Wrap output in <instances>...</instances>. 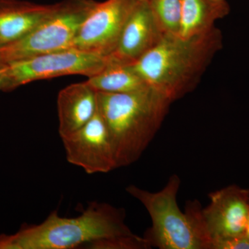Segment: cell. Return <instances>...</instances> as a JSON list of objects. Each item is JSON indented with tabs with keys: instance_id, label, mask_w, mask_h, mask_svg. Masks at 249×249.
<instances>
[{
	"instance_id": "cell-1",
	"label": "cell",
	"mask_w": 249,
	"mask_h": 249,
	"mask_svg": "<svg viewBox=\"0 0 249 249\" xmlns=\"http://www.w3.org/2000/svg\"><path fill=\"white\" fill-rule=\"evenodd\" d=\"M222 47V33L216 27L190 37L164 35L130 66L149 86L174 102L196 89Z\"/></svg>"
},
{
	"instance_id": "cell-2",
	"label": "cell",
	"mask_w": 249,
	"mask_h": 249,
	"mask_svg": "<svg viewBox=\"0 0 249 249\" xmlns=\"http://www.w3.org/2000/svg\"><path fill=\"white\" fill-rule=\"evenodd\" d=\"M97 92L116 169L135 163L155 138L173 101L151 87L133 93Z\"/></svg>"
},
{
	"instance_id": "cell-3",
	"label": "cell",
	"mask_w": 249,
	"mask_h": 249,
	"mask_svg": "<svg viewBox=\"0 0 249 249\" xmlns=\"http://www.w3.org/2000/svg\"><path fill=\"white\" fill-rule=\"evenodd\" d=\"M124 213L106 203L92 202L76 217L57 211L40 224L23 225L16 233L0 235V249H72L99 241L133 235Z\"/></svg>"
},
{
	"instance_id": "cell-4",
	"label": "cell",
	"mask_w": 249,
	"mask_h": 249,
	"mask_svg": "<svg viewBox=\"0 0 249 249\" xmlns=\"http://www.w3.org/2000/svg\"><path fill=\"white\" fill-rule=\"evenodd\" d=\"M181 179L170 177L163 189L156 193L131 185L126 191L140 201L152 219L144 238L150 249H206L196 208L186 204L183 213L178 204Z\"/></svg>"
},
{
	"instance_id": "cell-5",
	"label": "cell",
	"mask_w": 249,
	"mask_h": 249,
	"mask_svg": "<svg viewBox=\"0 0 249 249\" xmlns=\"http://www.w3.org/2000/svg\"><path fill=\"white\" fill-rule=\"evenodd\" d=\"M96 1L65 0L58 11L20 38L0 46V66L71 49L78 29Z\"/></svg>"
},
{
	"instance_id": "cell-6",
	"label": "cell",
	"mask_w": 249,
	"mask_h": 249,
	"mask_svg": "<svg viewBox=\"0 0 249 249\" xmlns=\"http://www.w3.org/2000/svg\"><path fill=\"white\" fill-rule=\"evenodd\" d=\"M110 56H103L74 49H63L7 65V85L11 91L36 80L68 75L95 76L112 63Z\"/></svg>"
},
{
	"instance_id": "cell-7",
	"label": "cell",
	"mask_w": 249,
	"mask_h": 249,
	"mask_svg": "<svg viewBox=\"0 0 249 249\" xmlns=\"http://www.w3.org/2000/svg\"><path fill=\"white\" fill-rule=\"evenodd\" d=\"M138 1H96L82 22L71 49L109 56L115 50L124 24Z\"/></svg>"
},
{
	"instance_id": "cell-8",
	"label": "cell",
	"mask_w": 249,
	"mask_h": 249,
	"mask_svg": "<svg viewBox=\"0 0 249 249\" xmlns=\"http://www.w3.org/2000/svg\"><path fill=\"white\" fill-rule=\"evenodd\" d=\"M61 139L67 160L87 173H107L116 169L110 137L98 107L88 124Z\"/></svg>"
},
{
	"instance_id": "cell-9",
	"label": "cell",
	"mask_w": 249,
	"mask_h": 249,
	"mask_svg": "<svg viewBox=\"0 0 249 249\" xmlns=\"http://www.w3.org/2000/svg\"><path fill=\"white\" fill-rule=\"evenodd\" d=\"M210 203L202 209L206 230L211 241L245 235L249 217V190L236 185L209 195Z\"/></svg>"
},
{
	"instance_id": "cell-10",
	"label": "cell",
	"mask_w": 249,
	"mask_h": 249,
	"mask_svg": "<svg viewBox=\"0 0 249 249\" xmlns=\"http://www.w3.org/2000/svg\"><path fill=\"white\" fill-rule=\"evenodd\" d=\"M163 36L149 1L139 0L124 24L115 50L109 56L114 63L132 65L154 48Z\"/></svg>"
},
{
	"instance_id": "cell-11",
	"label": "cell",
	"mask_w": 249,
	"mask_h": 249,
	"mask_svg": "<svg viewBox=\"0 0 249 249\" xmlns=\"http://www.w3.org/2000/svg\"><path fill=\"white\" fill-rule=\"evenodd\" d=\"M62 1L40 4L24 0H0V42L9 43L27 35L55 14Z\"/></svg>"
},
{
	"instance_id": "cell-12",
	"label": "cell",
	"mask_w": 249,
	"mask_h": 249,
	"mask_svg": "<svg viewBox=\"0 0 249 249\" xmlns=\"http://www.w3.org/2000/svg\"><path fill=\"white\" fill-rule=\"evenodd\" d=\"M98 92L86 81L66 87L58 93L59 134L67 137L83 127L98 111Z\"/></svg>"
},
{
	"instance_id": "cell-13",
	"label": "cell",
	"mask_w": 249,
	"mask_h": 249,
	"mask_svg": "<svg viewBox=\"0 0 249 249\" xmlns=\"http://www.w3.org/2000/svg\"><path fill=\"white\" fill-rule=\"evenodd\" d=\"M230 11L227 0H182L178 36L190 37L211 30L217 20L227 17Z\"/></svg>"
},
{
	"instance_id": "cell-14",
	"label": "cell",
	"mask_w": 249,
	"mask_h": 249,
	"mask_svg": "<svg viewBox=\"0 0 249 249\" xmlns=\"http://www.w3.org/2000/svg\"><path fill=\"white\" fill-rule=\"evenodd\" d=\"M86 82L96 91L105 93H133L150 87L130 65L116 63L108 65Z\"/></svg>"
},
{
	"instance_id": "cell-15",
	"label": "cell",
	"mask_w": 249,
	"mask_h": 249,
	"mask_svg": "<svg viewBox=\"0 0 249 249\" xmlns=\"http://www.w3.org/2000/svg\"><path fill=\"white\" fill-rule=\"evenodd\" d=\"M157 24L164 35L178 36L181 25L182 0H150Z\"/></svg>"
},
{
	"instance_id": "cell-16",
	"label": "cell",
	"mask_w": 249,
	"mask_h": 249,
	"mask_svg": "<svg viewBox=\"0 0 249 249\" xmlns=\"http://www.w3.org/2000/svg\"><path fill=\"white\" fill-rule=\"evenodd\" d=\"M211 249H249V240L245 235L220 239L213 242Z\"/></svg>"
},
{
	"instance_id": "cell-17",
	"label": "cell",
	"mask_w": 249,
	"mask_h": 249,
	"mask_svg": "<svg viewBox=\"0 0 249 249\" xmlns=\"http://www.w3.org/2000/svg\"><path fill=\"white\" fill-rule=\"evenodd\" d=\"M7 65L0 66V91H5L7 85Z\"/></svg>"
},
{
	"instance_id": "cell-18",
	"label": "cell",
	"mask_w": 249,
	"mask_h": 249,
	"mask_svg": "<svg viewBox=\"0 0 249 249\" xmlns=\"http://www.w3.org/2000/svg\"><path fill=\"white\" fill-rule=\"evenodd\" d=\"M245 235L247 236L249 240V217L248 222H247V227H246Z\"/></svg>"
},
{
	"instance_id": "cell-19",
	"label": "cell",
	"mask_w": 249,
	"mask_h": 249,
	"mask_svg": "<svg viewBox=\"0 0 249 249\" xmlns=\"http://www.w3.org/2000/svg\"><path fill=\"white\" fill-rule=\"evenodd\" d=\"M145 1H150V0H145Z\"/></svg>"
},
{
	"instance_id": "cell-20",
	"label": "cell",
	"mask_w": 249,
	"mask_h": 249,
	"mask_svg": "<svg viewBox=\"0 0 249 249\" xmlns=\"http://www.w3.org/2000/svg\"><path fill=\"white\" fill-rule=\"evenodd\" d=\"M1 42H0V46H1Z\"/></svg>"
}]
</instances>
